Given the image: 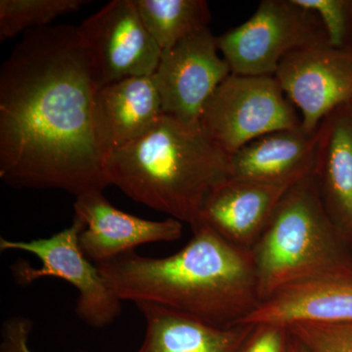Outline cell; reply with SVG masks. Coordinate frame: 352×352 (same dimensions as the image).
Wrapping results in <instances>:
<instances>
[{
	"label": "cell",
	"instance_id": "1",
	"mask_svg": "<svg viewBox=\"0 0 352 352\" xmlns=\"http://www.w3.org/2000/svg\"><path fill=\"white\" fill-rule=\"evenodd\" d=\"M98 89L80 25L25 32L0 69V178L14 188L103 192Z\"/></svg>",
	"mask_w": 352,
	"mask_h": 352
},
{
	"label": "cell",
	"instance_id": "2",
	"mask_svg": "<svg viewBox=\"0 0 352 352\" xmlns=\"http://www.w3.org/2000/svg\"><path fill=\"white\" fill-rule=\"evenodd\" d=\"M191 229V239L175 254L127 252L97 264L99 272L120 302L154 303L219 327L237 325L261 302L252 251L203 222Z\"/></svg>",
	"mask_w": 352,
	"mask_h": 352
},
{
	"label": "cell",
	"instance_id": "3",
	"mask_svg": "<svg viewBox=\"0 0 352 352\" xmlns=\"http://www.w3.org/2000/svg\"><path fill=\"white\" fill-rule=\"evenodd\" d=\"M105 171L132 200L192 227L212 190L228 179L230 155L201 126L163 113L142 138L109 153Z\"/></svg>",
	"mask_w": 352,
	"mask_h": 352
},
{
	"label": "cell",
	"instance_id": "4",
	"mask_svg": "<svg viewBox=\"0 0 352 352\" xmlns=\"http://www.w3.org/2000/svg\"><path fill=\"white\" fill-rule=\"evenodd\" d=\"M251 251L261 302L291 285L352 271L349 242L326 210L314 173L286 192Z\"/></svg>",
	"mask_w": 352,
	"mask_h": 352
},
{
	"label": "cell",
	"instance_id": "5",
	"mask_svg": "<svg viewBox=\"0 0 352 352\" xmlns=\"http://www.w3.org/2000/svg\"><path fill=\"white\" fill-rule=\"evenodd\" d=\"M200 126L231 156L265 134L302 129V120L274 76L231 73L208 99Z\"/></svg>",
	"mask_w": 352,
	"mask_h": 352
},
{
	"label": "cell",
	"instance_id": "6",
	"mask_svg": "<svg viewBox=\"0 0 352 352\" xmlns=\"http://www.w3.org/2000/svg\"><path fill=\"white\" fill-rule=\"evenodd\" d=\"M231 73L274 76L293 51L328 43L318 16L293 0H263L244 24L217 38Z\"/></svg>",
	"mask_w": 352,
	"mask_h": 352
},
{
	"label": "cell",
	"instance_id": "7",
	"mask_svg": "<svg viewBox=\"0 0 352 352\" xmlns=\"http://www.w3.org/2000/svg\"><path fill=\"white\" fill-rule=\"evenodd\" d=\"M85 223L74 217L73 223L48 238L15 241L1 238L2 252L20 251L34 254L41 266L28 263L16 266L15 275L21 284H31L43 278L54 277L68 282L78 293L76 314L92 328L110 325L122 312V302L106 286L97 265L83 254L80 235Z\"/></svg>",
	"mask_w": 352,
	"mask_h": 352
},
{
	"label": "cell",
	"instance_id": "8",
	"mask_svg": "<svg viewBox=\"0 0 352 352\" xmlns=\"http://www.w3.org/2000/svg\"><path fill=\"white\" fill-rule=\"evenodd\" d=\"M219 51L217 36L210 28L194 32L164 51L152 80L164 115L189 126H200L208 99L231 74Z\"/></svg>",
	"mask_w": 352,
	"mask_h": 352
},
{
	"label": "cell",
	"instance_id": "9",
	"mask_svg": "<svg viewBox=\"0 0 352 352\" xmlns=\"http://www.w3.org/2000/svg\"><path fill=\"white\" fill-rule=\"evenodd\" d=\"M300 111L302 129L314 134L333 111L352 103V51L328 43L293 51L274 75Z\"/></svg>",
	"mask_w": 352,
	"mask_h": 352
},
{
	"label": "cell",
	"instance_id": "10",
	"mask_svg": "<svg viewBox=\"0 0 352 352\" xmlns=\"http://www.w3.org/2000/svg\"><path fill=\"white\" fill-rule=\"evenodd\" d=\"M91 50L99 88L152 76L163 51L146 29L134 0H113L80 25Z\"/></svg>",
	"mask_w": 352,
	"mask_h": 352
},
{
	"label": "cell",
	"instance_id": "11",
	"mask_svg": "<svg viewBox=\"0 0 352 352\" xmlns=\"http://www.w3.org/2000/svg\"><path fill=\"white\" fill-rule=\"evenodd\" d=\"M75 217L85 223L80 249L90 261L107 263L149 243L175 242L182 236V222L175 219L147 220L113 207L102 191L76 197Z\"/></svg>",
	"mask_w": 352,
	"mask_h": 352
},
{
	"label": "cell",
	"instance_id": "12",
	"mask_svg": "<svg viewBox=\"0 0 352 352\" xmlns=\"http://www.w3.org/2000/svg\"><path fill=\"white\" fill-rule=\"evenodd\" d=\"M289 188L228 178L208 197L198 221L231 244L252 250Z\"/></svg>",
	"mask_w": 352,
	"mask_h": 352
},
{
	"label": "cell",
	"instance_id": "13",
	"mask_svg": "<svg viewBox=\"0 0 352 352\" xmlns=\"http://www.w3.org/2000/svg\"><path fill=\"white\" fill-rule=\"evenodd\" d=\"M300 322H352V271L314 278L280 289L238 324L289 326Z\"/></svg>",
	"mask_w": 352,
	"mask_h": 352
},
{
	"label": "cell",
	"instance_id": "14",
	"mask_svg": "<svg viewBox=\"0 0 352 352\" xmlns=\"http://www.w3.org/2000/svg\"><path fill=\"white\" fill-rule=\"evenodd\" d=\"M319 142L320 126L265 134L231 155L229 178L292 187L314 173Z\"/></svg>",
	"mask_w": 352,
	"mask_h": 352
},
{
	"label": "cell",
	"instance_id": "15",
	"mask_svg": "<svg viewBox=\"0 0 352 352\" xmlns=\"http://www.w3.org/2000/svg\"><path fill=\"white\" fill-rule=\"evenodd\" d=\"M95 110L106 157L145 135L164 113L152 76L124 78L99 88Z\"/></svg>",
	"mask_w": 352,
	"mask_h": 352
},
{
	"label": "cell",
	"instance_id": "16",
	"mask_svg": "<svg viewBox=\"0 0 352 352\" xmlns=\"http://www.w3.org/2000/svg\"><path fill=\"white\" fill-rule=\"evenodd\" d=\"M145 337L138 352H239L254 325L219 327L154 303H136Z\"/></svg>",
	"mask_w": 352,
	"mask_h": 352
},
{
	"label": "cell",
	"instance_id": "17",
	"mask_svg": "<svg viewBox=\"0 0 352 352\" xmlns=\"http://www.w3.org/2000/svg\"><path fill=\"white\" fill-rule=\"evenodd\" d=\"M314 175L328 214L349 242L352 235V104L333 111L322 122Z\"/></svg>",
	"mask_w": 352,
	"mask_h": 352
},
{
	"label": "cell",
	"instance_id": "18",
	"mask_svg": "<svg viewBox=\"0 0 352 352\" xmlns=\"http://www.w3.org/2000/svg\"><path fill=\"white\" fill-rule=\"evenodd\" d=\"M146 29L161 50L175 47L194 32L208 28L210 7L205 0H134Z\"/></svg>",
	"mask_w": 352,
	"mask_h": 352
},
{
	"label": "cell",
	"instance_id": "19",
	"mask_svg": "<svg viewBox=\"0 0 352 352\" xmlns=\"http://www.w3.org/2000/svg\"><path fill=\"white\" fill-rule=\"evenodd\" d=\"M89 3L85 0H1L0 41L12 38L20 32L47 27L53 20L76 12Z\"/></svg>",
	"mask_w": 352,
	"mask_h": 352
},
{
	"label": "cell",
	"instance_id": "20",
	"mask_svg": "<svg viewBox=\"0 0 352 352\" xmlns=\"http://www.w3.org/2000/svg\"><path fill=\"white\" fill-rule=\"evenodd\" d=\"M288 328L310 352H352V322H300Z\"/></svg>",
	"mask_w": 352,
	"mask_h": 352
},
{
	"label": "cell",
	"instance_id": "21",
	"mask_svg": "<svg viewBox=\"0 0 352 352\" xmlns=\"http://www.w3.org/2000/svg\"><path fill=\"white\" fill-rule=\"evenodd\" d=\"M293 2L316 14L327 36L329 45L344 50L351 2L344 0H293Z\"/></svg>",
	"mask_w": 352,
	"mask_h": 352
},
{
	"label": "cell",
	"instance_id": "22",
	"mask_svg": "<svg viewBox=\"0 0 352 352\" xmlns=\"http://www.w3.org/2000/svg\"><path fill=\"white\" fill-rule=\"evenodd\" d=\"M292 342L293 335L288 326L258 324L239 352H292Z\"/></svg>",
	"mask_w": 352,
	"mask_h": 352
},
{
	"label": "cell",
	"instance_id": "23",
	"mask_svg": "<svg viewBox=\"0 0 352 352\" xmlns=\"http://www.w3.org/2000/svg\"><path fill=\"white\" fill-rule=\"evenodd\" d=\"M32 321L25 317H13L4 322L0 352H34L29 346Z\"/></svg>",
	"mask_w": 352,
	"mask_h": 352
},
{
	"label": "cell",
	"instance_id": "24",
	"mask_svg": "<svg viewBox=\"0 0 352 352\" xmlns=\"http://www.w3.org/2000/svg\"><path fill=\"white\" fill-rule=\"evenodd\" d=\"M292 352H310L307 347L303 346L302 342L296 339L293 336V342H292Z\"/></svg>",
	"mask_w": 352,
	"mask_h": 352
},
{
	"label": "cell",
	"instance_id": "25",
	"mask_svg": "<svg viewBox=\"0 0 352 352\" xmlns=\"http://www.w3.org/2000/svg\"><path fill=\"white\" fill-rule=\"evenodd\" d=\"M349 249H351V254H352V235L351 236V237H349Z\"/></svg>",
	"mask_w": 352,
	"mask_h": 352
},
{
	"label": "cell",
	"instance_id": "26",
	"mask_svg": "<svg viewBox=\"0 0 352 352\" xmlns=\"http://www.w3.org/2000/svg\"><path fill=\"white\" fill-rule=\"evenodd\" d=\"M352 104V103H351Z\"/></svg>",
	"mask_w": 352,
	"mask_h": 352
}]
</instances>
